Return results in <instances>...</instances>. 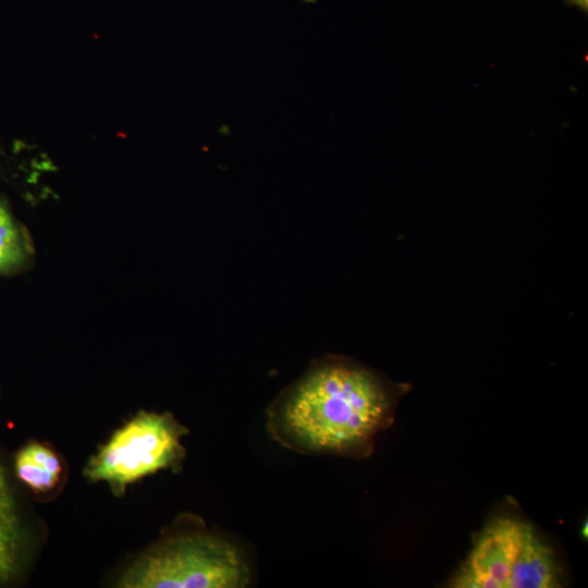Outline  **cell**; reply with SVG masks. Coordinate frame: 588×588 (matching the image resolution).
<instances>
[{"label": "cell", "instance_id": "1", "mask_svg": "<svg viewBox=\"0 0 588 588\" xmlns=\"http://www.w3.org/2000/svg\"><path fill=\"white\" fill-rule=\"evenodd\" d=\"M391 399L371 371L340 359L315 364L269 411L282 445L309 454H350L367 446L385 422Z\"/></svg>", "mask_w": 588, "mask_h": 588}, {"label": "cell", "instance_id": "2", "mask_svg": "<svg viewBox=\"0 0 588 588\" xmlns=\"http://www.w3.org/2000/svg\"><path fill=\"white\" fill-rule=\"evenodd\" d=\"M242 551L207 531L172 534L144 552L121 575L124 588H241L249 584Z\"/></svg>", "mask_w": 588, "mask_h": 588}, {"label": "cell", "instance_id": "3", "mask_svg": "<svg viewBox=\"0 0 588 588\" xmlns=\"http://www.w3.org/2000/svg\"><path fill=\"white\" fill-rule=\"evenodd\" d=\"M186 433L168 413L139 412L90 458L84 475L123 491L127 485L181 462L185 454L181 440Z\"/></svg>", "mask_w": 588, "mask_h": 588}, {"label": "cell", "instance_id": "4", "mask_svg": "<svg viewBox=\"0 0 588 588\" xmlns=\"http://www.w3.org/2000/svg\"><path fill=\"white\" fill-rule=\"evenodd\" d=\"M534 528L513 517H499L480 532L451 581L453 588H516L535 537Z\"/></svg>", "mask_w": 588, "mask_h": 588}, {"label": "cell", "instance_id": "5", "mask_svg": "<svg viewBox=\"0 0 588 588\" xmlns=\"http://www.w3.org/2000/svg\"><path fill=\"white\" fill-rule=\"evenodd\" d=\"M22 527L5 469L0 464V584L16 573L22 551Z\"/></svg>", "mask_w": 588, "mask_h": 588}, {"label": "cell", "instance_id": "6", "mask_svg": "<svg viewBox=\"0 0 588 588\" xmlns=\"http://www.w3.org/2000/svg\"><path fill=\"white\" fill-rule=\"evenodd\" d=\"M15 471L20 480L34 491L47 492L59 482L62 464L50 448L39 442H30L16 454Z\"/></svg>", "mask_w": 588, "mask_h": 588}, {"label": "cell", "instance_id": "7", "mask_svg": "<svg viewBox=\"0 0 588 588\" xmlns=\"http://www.w3.org/2000/svg\"><path fill=\"white\" fill-rule=\"evenodd\" d=\"M29 252V243L22 229L0 201V273L21 268L28 259Z\"/></svg>", "mask_w": 588, "mask_h": 588}, {"label": "cell", "instance_id": "8", "mask_svg": "<svg viewBox=\"0 0 588 588\" xmlns=\"http://www.w3.org/2000/svg\"><path fill=\"white\" fill-rule=\"evenodd\" d=\"M567 4L576 5L580 8L584 12L588 11V0H565Z\"/></svg>", "mask_w": 588, "mask_h": 588}, {"label": "cell", "instance_id": "9", "mask_svg": "<svg viewBox=\"0 0 588 588\" xmlns=\"http://www.w3.org/2000/svg\"><path fill=\"white\" fill-rule=\"evenodd\" d=\"M583 535L585 534V538H587V523H585V527L581 529Z\"/></svg>", "mask_w": 588, "mask_h": 588}]
</instances>
